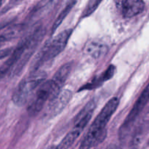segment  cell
I'll list each match as a JSON object with an SVG mask.
<instances>
[{
  "label": "cell",
  "instance_id": "6da1fadb",
  "mask_svg": "<svg viewBox=\"0 0 149 149\" xmlns=\"http://www.w3.org/2000/svg\"><path fill=\"white\" fill-rule=\"evenodd\" d=\"M119 103V99L117 97H112L106 103L89 128L79 149H91L104 141L106 137V125L116 111Z\"/></svg>",
  "mask_w": 149,
  "mask_h": 149
},
{
  "label": "cell",
  "instance_id": "7a4b0ae2",
  "mask_svg": "<svg viewBox=\"0 0 149 149\" xmlns=\"http://www.w3.org/2000/svg\"><path fill=\"white\" fill-rule=\"evenodd\" d=\"M72 31V29H65L58 33L52 41L47 42L33 60L31 72L38 71V68L44 63L58 56L66 47Z\"/></svg>",
  "mask_w": 149,
  "mask_h": 149
},
{
  "label": "cell",
  "instance_id": "3957f363",
  "mask_svg": "<svg viewBox=\"0 0 149 149\" xmlns=\"http://www.w3.org/2000/svg\"><path fill=\"white\" fill-rule=\"evenodd\" d=\"M47 75L43 71H35L23 79L18 84L13 94V101L16 106H23L26 104L29 97L37 87L45 81Z\"/></svg>",
  "mask_w": 149,
  "mask_h": 149
},
{
  "label": "cell",
  "instance_id": "277c9868",
  "mask_svg": "<svg viewBox=\"0 0 149 149\" xmlns=\"http://www.w3.org/2000/svg\"><path fill=\"white\" fill-rule=\"evenodd\" d=\"M35 91L36 92L29 103L27 110L31 116L37 114L43 109L46 102L55 97L52 80L43 81Z\"/></svg>",
  "mask_w": 149,
  "mask_h": 149
},
{
  "label": "cell",
  "instance_id": "5b68a950",
  "mask_svg": "<svg viewBox=\"0 0 149 149\" xmlns=\"http://www.w3.org/2000/svg\"><path fill=\"white\" fill-rule=\"evenodd\" d=\"M149 100V83L148 85L146 87L143 91L139 96L138 100L134 104L133 107H132V110L130 112L128 116L125 119V122H124L123 125H122V127L120 129V137L123 138L126 135L127 132L130 130V128L132 126L135 121L139 116L140 113H141L145 106L148 103Z\"/></svg>",
  "mask_w": 149,
  "mask_h": 149
},
{
  "label": "cell",
  "instance_id": "8992f818",
  "mask_svg": "<svg viewBox=\"0 0 149 149\" xmlns=\"http://www.w3.org/2000/svg\"><path fill=\"white\" fill-rule=\"evenodd\" d=\"M93 113L87 115L75 122L74 127L65 135L61 142L55 147V149H68L79 137L82 131L91 119Z\"/></svg>",
  "mask_w": 149,
  "mask_h": 149
},
{
  "label": "cell",
  "instance_id": "52a82bcc",
  "mask_svg": "<svg viewBox=\"0 0 149 149\" xmlns=\"http://www.w3.org/2000/svg\"><path fill=\"white\" fill-rule=\"evenodd\" d=\"M72 92L69 90H61L53 98L49 100L47 111L50 116H58L63 111L72 98Z\"/></svg>",
  "mask_w": 149,
  "mask_h": 149
},
{
  "label": "cell",
  "instance_id": "ba28073f",
  "mask_svg": "<svg viewBox=\"0 0 149 149\" xmlns=\"http://www.w3.org/2000/svg\"><path fill=\"white\" fill-rule=\"evenodd\" d=\"M109 47L103 42L91 39L88 41L83 48V52L87 56L94 59H100L107 54Z\"/></svg>",
  "mask_w": 149,
  "mask_h": 149
},
{
  "label": "cell",
  "instance_id": "9c48e42d",
  "mask_svg": "<svg viewBox=\"0 0 149 149\" xmlns=\"http://www.w3.org/2000/svg\"><path fill=\"white\" fill-rule=\"evenodd\" d=\"M72 68L73 63H66L57 71V72L55 73L54 77L51 79L52 81V84H53L55 96L57 95V94L61 90L62 86L63 85L64 83L68 79L69 74H71Z\"/></svg>",
  "mask_w": 149,
  "mask_h": 149
},
{
  "label": "cell",
  "instance_id": "30bf717a",
  "mask_svg": "<svg viewBox=\"0 0 149 149\" xmlns=\"http://www.w3.org/2000/svg\"><path fill=\"white\" fill-rule=\"evenodd\" d=\"M122 8L125 17H132L143 11L145 4L143 0H124Z\"/></svg>",
  "mask_w": 149,
  "mask_h": 149
},
{
  "label": "cell",
  "instance_id": "8fae6325",
  "mask_svg": "<svg viewBox=\"0 0 149 149\" xmlns=\"http://www.w3.org/2000/svg\"><path fill=\"white\" fill-rule=\"evenodd\" d=\"M115 70H116V68H115L114 65H109L107 69L100 77L94 79L91 82L83 86L81 89H79V91H82V90H93V89L100 87L105 81L111 79L113 77L115 74Z\"/></svg>",
  "mask_w": 149,
  "mask_h": 149
},
{
  "label": "cell",
  "instance_id": "7c38bea8",
  "mask_svg": "<svg viewBox=\"0 0 149 149\" xmlns=\"http://www.w3.org/2000/svg\"><path fill=\"white\" fill-rule=\"evenodd\" d=\"M76 3H77V0H68V1H67V3L65 4L64 8L63 9L62 11L61 12L59 15L58 16L57 19L55 20L53 26H52V33H55V31H56L57 29H58V28L61 26V24L63 23V20H65V17H67L68 13L71 12V10H72L73 7L75 6Z\"/></svg>",
  "mask_w": 149,
  "mask_h": 149
},
{
  "label": "cell",
  "instance_id": "4fadbf2b",
  "mask_svg": "<svg viewBox=\"0 0 149 149\" xmlns=\"http://www.w3.org/2000/svg\"><path fill=\"white\" fill-rule=\"evenodd\" d=\"M103 0H89L88 3L86 5L85 8H84V11L82 12V14H81V17L84 18V17H87L90 15L91 14H93L95 11L96 10V9L97 8L100 4L101 3V1Z\"/></svg>",
  "mask_w": 149,
  "mask_h": 149
},
{
  "label": "cell",
  "instance_id": "5bb4252c",
  "mask_svg": "<svg viewBox=\"0 0 149 149\" xmlns=\"http://www.w3.org/2000/svg\"><path fill=\"white\" fill-rule=\"evenodd\" d=\"M95 102L94 100H90V102L87 103V104L84 106V107L81 109L79 111V113L77 114V116L75 118V122H77V121L79 120L80 119L83 118L84 116H87V115L90 114V113H93L95 109Z\"/></svg>",
  "mask_w": 149,
  "mask_h": 149
},
{
  "label": "cell",
  "instance_id": "9a60e30c",
  "mask_svg": "<svg viewBox=\"0 0 149 149\" xmlns=\"http://www.w3.org/2000/svg\"><path fill=\"white\" fill-rule=\"evenodd\" d=\"M11 51H12L11 48H7V49L0 50V60L3 59V58L10 55V54L12 53Z\"/></svg>",
  "mask_w": 149,
  "mask_h": 149
},
{
  "label": "cell",
  "instance_id": "2e32d148",
  "mask_svg": "<svg viewBox=\"0 0 149 149\" xmlns=\"http://www.w3.org/2000/svg\"><path fill=\"white\" fill-rule=\"evenodd\" d=\"M52 1H53V0H42V1L39 3L38 7H39V8H41V7H44L45 6H47V4H49V3H52Z\"/></svg>",
  "mask_w": 149,
  "mask_h": 149
},
{
  "label": "cell",
  "instance_id": "e0dca14e",
  "mask_svg": "<svg viewBox=\"0 0 149 149\" xmlns=\"http://www.w3.org/2000/svg\"><path fill=\"white\" fill-rule=\"evenodd\" d=\"M8 38L6 35H0V47L1 45L4 43L7 40H8Z\"/></svg>",
  "mask_w": 149,
  "mask_h": 149
},
{
  "label": "cell",
  "instance_id": "ac0fdd59",
  "mask_svg": "<svg viewBox=\"0 0 149 149\" xmlns=\"http://www.w3.org/2000/svg\"><path fill=\"white\" fill-rule=\"evenodd\" d=\"M7 70H6L3 66L0 67V79H1V77H2L3 76L6 74V72H7Z\"/></svg>",
  "mask_w": 149,
  "mask_h": 149
},
{
  "label": "cell",
  "instance_id": "d6986e66",
  "mask_svg": "<svg viewBox=\"0 0 149 149\" xmlns=\"http://www.w3.org/2000/svg\"><path fill=\"white\" fill-rule=\"evenodd\" d=\"M1 4H2V0H0V7H1Z\"/></svg>",
  "mask_w": 149,
  "mask_h": 149
},
{
  "label": "cell",
  "instance_id": "ffe728a7",
  "mask_svg": "<svg viewBox=\"0 0 149 149\" xmlns=\"http://www.w3.org/2000/svg\"><path fill=\"white\" fill-rule=\"evenodd\" d=\"M51 149H55V148H52Z\"/></svg>",
  "mask_w": 149,
  "mask_h": 149
}]
</instances>
